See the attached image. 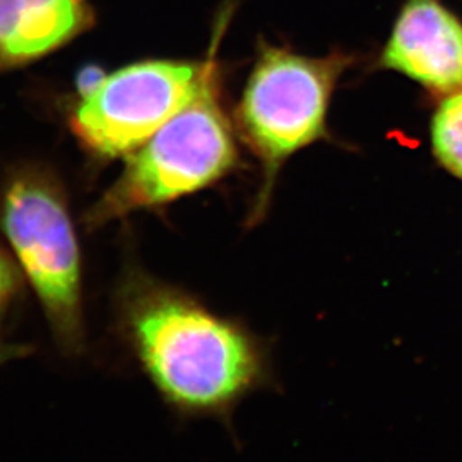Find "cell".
<instances>
[{"label":"cell","mask_w":462,"mask_h":462,"mask_svg":"<svg viewBox=\"0 0 462 462\" xmlns=\"http://www.w3.org/2000/svg\"><path fill=\"white\" fill-rule=\"evenodd\" d=\"M127 325L145 371L177 406L222 409L261 379V352L252 338L177 293H138Z\"/></svg>","instance_id":"obj_1"},{"label":"cell","mask_w":462,"mask_h":462,"mask_svg":"<svg viewBox=\"0 0 462 462\" xmlns=\"http://www.w3.org/2000/svg\"><path fill=\"white\" fill-rule=\"evenodd\" d=\"M355 61L356 57L346 52L307 57L261 45L236 109L241 134L263 166V184L254 211L257 217L270 201L284 162L327 136L332 95Z\"/></svg>","instance_id":"obj_2"},{"label":"cell","mask_w":462,"mask_h":462,"mask_svg":"<svg viewBox=\"0 0 462 462\" xmlns=\"http://www.w3.org/2000/svg\"><path fill=\"white\" fill-rule=\"evenodd\" d=\"M127 157L120 179L90 211L93 225L174 201L226 175L236 145L217 99L216 69L190 104Z\"/></svg>","instance_id":"obj_3"},{"label":"cell","mask_w":462,"mask_h":462,"mask_svg":"<svg viewBox=\"0 0 462 462\" xmlns=\"http://www.w3.org/2000/svg\"><path fill=\"white\" fill-rule=\"evenodd\" d=\"M0 223L52 329L61 343L79 345L83 334L79 245L59 189L45 175H18L5 192Z\"/></svg>","instance_id":"obj_4"},{"label":"cell","mask_w":462,"mask_h":462,"mask_svg":"<svg viewBox=\"0 0 462 462\" xmlns=\"http://www.w3.org/2000/svg\"><path fill=\"white\" fill-rule=\"evenodd\" d=\"M213 69L211 61L125 66L84 92L70 116L72 131L93 153L129 156L198 97Z\"/></svg>","instance_id":"obj_5"},{"label":"cell","mask_w":462,"mask_h":462,"mask_svg":"<svg viewBox=\"0 0 462 462\" xmlns=\"http://www.w3.org/2000/svg\"><path fill=\"white\" fill-rule=\"evenodd\" d=\"M379 66L440 97L462 90L461 20L440 0H406Z\"/></svg>","instance_id":"obj_6"},{"label":"cell","mask_w":462,"mask_h":462,"mask_svg":"<svg viewBox=\"0 0 462 462\" xmlns=\"http://www.w3.org/2000/svg\"><path fill=\"white\" fill-rule=\"evenodd\" d=\"M93 23L88 0H0V70L56 51Z\"/></svg>","instance_id":"obj_7"},{"label":"cell","mask_w":462,"mask_h":462,"mask_svg":"<svg viewBox=\"0 0 462 462\" xmlns=\"http://www.w3.org/2000/svg\"><path fill=\"white\" fill-rule=\"evenodd\" d=\"M431 147L437 162L462 180V90L441 99L431 120Z\"/></svg>","instance_id":"obj_8"},{"label":"cell","mask_w":462,"mask_h":462,"mask_svg":"<svg viewBox=\"0 0 462 462\" xmlns=\"http://www.w3.org/2000/svg\"><path fill=\"white\" fill-rule=\"evenodd\" d=\"M17 283V273L13 262L0 250V309L13 297Z\"/></svg>","instance_id":"obj_9"}]
</instances>
